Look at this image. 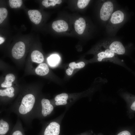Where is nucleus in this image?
<instances>
[{"label": "nucleus", "instance_id": "nucleus-28", "mask_svg": "<svg viewBox=\"0 0 135 135\" xmlns=\"http://www.w3.org/2000/svg\"><path fill=\"white\" fill-rule=\"evenodd\" d=\"M78 135H88L86 133H83Z\"/></svg>", "mask_w": 135, "mask_h": 135}, {"label": "nucleus", "instance_id": "nucleus-26", "mask_svg": "<svg viewBox=\"0 0 135 135\" xmlns=\"http://www.w3.org/2000/svg\"><path fill=\"white\" fill-rule=\"evenodd\" d=\"M130 108L132 110L135 111V100L132 104L130 106Z\"/></svg>", "mask_w": 135, "mask_h": 135}, {"label": "nucleus", "instance_id": "nucleus-14", "mask_svg": "<svg viewBox=\"0 0 135 135\" xmlns=\"http://www.w3.org/2000/svg\"><path fill=\"white\" fill-rule=\"evenodd\" d=\"M30 20L36 24H38L41 22L42 16L40 12L37 10H30L28 12Z\"/></svg>", "mask_w": 135, "mask_h": 135}, {"label": "nucleus", "instance_id": "nucleus-5", "mask_svg": "<svg viewBox=\"0 0 135 135\" xmlns=\"http://www.w3.org/2000/svg\"><path fill=\"white\" fill-rule=\"evenodd\" d=\"M102 45L112 51L116 54L122 55L125 52V48L120 42L118 41L103 42Z\"/></svg>", "mask_w": 135, "mask_h": 135}, {"label": "nucleus", "instance_id": "nucleus-17", "mask_svg": "<svg viewBox=\"0 0 135 135\" xmlns=\"http://www.w3.org/2000/svg\"><path fill=\"white\" fill-rule=\"evenodd\" d=\"M15 79V76L12 74H9L6 76L4 81L1 84L2 88H8L11 86L12 82Z\"/></svg>", "mask_w": 135, "mask_h": 135}, {"label": "nucleus", "instance_id": "nucleus-27", "mask_svg": "<svg viewBox=\"0 0 135 135\" xmlns=\"http://www.w3.org/2000/svg\"><path fill=\"white\" fill-rule=\"evenodd\" d=\"M5 41L4 38L2 37H0V44H1L2 43Z\"/></svg>", "mask_w": 135, "mask_h": 135}, {"label": "nucleus", "instance_id": "nucleus-20", "mask_svg": "<svg viewBox=\"0 0 135 135\" xmlns=\"http://www.w3.org/2000/svg\"><path fill=\"white\" fill-rule=\"evenodd\" d=\"M9 2L11 8H15L20 7L22 3L21 0H10Z\"/></svg>", "mask_w": 135, "mask_h": 135}, {"label": "nucleus", "instance_id": "nucleus-6", "mask_svg": "<svg viewBox=\"0 0 135 135\" xmlns=\"http://www.w3.org/2000/svg\"><path fill=\"white\" fill-rule=\"evenodd\" d=\"M0 117V135H9L13 127L9 116Z\"/></svg>", "mask_w": 135, "mask_h": 135}, {"label": "nucleus", "instance_id": "nucleus-21", "mask_svg": "<svg viewBox=\"0 0 135 135\" xmlns=\"http://www.w3.org/2000/svg\"><path fill=\"white\" fill-rule=\"evenodd\" d=\"M8 11L6 8H0V24L2 23L6 18L8 15Z\"/></svg>", "mask_w": 135, "mask_h": 135}, {"label": "nucleus", "instance_id": "nucleus-9", "mask_svg": "<svg viewBox=\"0 0 135 135\" xmlns=\"http://www.w3.org/2000/svg\"><path fill=\"white\" fill-rule=\"evenodd\" d=\"M25 46L24 43L20 41L16 43L13 47L12 54L13 57L18 59L22 58L24 54Z\"/></svg>", "mask_w": 135, "mask_h": 135}, {"label": "nucleus", "instance_id": "nucleus-22", "mask_svg": "<svg viewBox=\"0 0 135 135\" xmlns=\"http://www.w3.org/2000/svg\"><path fill=\"white\" fill-rule=\"evenodd\" d=\"M85 63L82 62H80L76 64L74 62H72L69 64L70 68L74 69L76 68H83L85 66Z\"/></svg>", "mask_w": 135, "mask_h": 135}, {"label": "nucleus", "instance_id": "nucleus-3", "mask_svg": "<svg viewBox=\"0 0 135 135\" xmlns=\"http://www.w3.org/2000/svg\"><path fill=\"white\" fill-rule=\"evenodd\" d=\"M15 89L13 87L0 90V96L2 98L0 99V106H5L11 104V102L15 96Z\"/></svg>", "mask_w": 135, "mask_h": 135}, {"label": "nucleus", "instance_id": "nucleus-11", "mask_svg": "<svg viewBox=\"0 0 135 135\" xmlns=\"http://www.w3.org/2000/svg\"><path fill=\"white\" fill-rule=\"evenodd\" d=\"M68 95L66 93H62L56 96L54 98V101L52 103L55 106L65 105L67 103Z\"/></svg>", "mask_w": 135, "mask_h": 135}, {"label": "nucleus", "instance_id": "nucleus-15", "mask_svg": "<svg viewBox=\"0 0 135 135\" xmlns=\"http://www.w3.org/2000/svg\"><path fill=\"white\" fill-rule=\"evenodd\" d=\"M49 70L48 66L45 63L40 64L35 70L36 73L40 76H44L47 74Z\"/></svg>", "mask_w": 135, "mask_h": 135}, {"label": "nucleus", "instance_id": "nucleus-19", "mask_svg": "<svg viewBox=\"0 0 135 135\" xmlns=\"http://www.w3.org/2000/svg\"><path fill=\"white\" fill-rule=\"evenodd\" d=\"M62 2L61 0H44L42 2V5L46 8L51 6H54L56 4H60Z\"/></svg>", "mask_w": 135, "mask_h": 135}, {"label": "nucleus", "instance_id": "nucleus-16", "mask_svg": "<svg viewBox=\"0 0 135 135\" xmlns=\"http://www.w3.org/2000/svg\"><path fill=\"white\" fill-rule=\"evenodd\" d=\"M31 57L33 62L38 63H42L44 60L42 54L40 51L36 50L32 52L31 54Z\"/></svg>", "mask_w": 135, "mask_h": 135}, {"label": "nucleus", "instance_id": "nucleus-10", "mask_svg": "<svg viewBox=\"0 0 135 135\" xmlns=\"http://www.w3.org/2000/svg\"><path fill=\"white\" fill-rule=\"evenodd\" d=\"M52 27L55 31L58 32H65L68 30V28L67 22L62 20L54 22L52 24Z\"/></svg>", "mask_w": 135, "mask_h": 135}, {"label": "nucleus", "instance_id": "nucleus-1", "mask_svg": "<svg viewBox=\"0 0 135 135\" xmlns=\"http://www.w3.org/2000/svg\"><path fill=\"white\" fill-rule=\"evenodd\" d=\"M54 106L48 99H38L33 113V120H42L49 116L52 113Z\"/></svg>", "mask_w": 135, "mask_h": 135}, {"label": "nucleus", "instance_id": "nucleus-12", "mask_svg": "<svg viewBox=\"0 0 135 135\" xmlns=\"http://www.w3.org/2000/svg\"><path fill=\"white\" fill-rule=\"evenodd\" d=\"M9 135H26L21 120L18 117L16 123Z\"/></svg>", "mask_w": 135, "mask_h": 135}, {"label": "nucleus", "instance_id": "nucleus-13", "mask_svg": "<svg viewBox=\"0 0 135 135\" xmlns=\"http://www.w3.org/2000/svg\"><path fill=\"white\" fill-rule=\"evenodd\" d=\"M86 26L85 20L82 17L79 18L76 20L74 22V28L76 32L81 35L84 33Z\"/></svg>", "mask_w": 135, "mask_h": 135}, {"label": "nucleus", "instance_id": "nucleus-23", "mask_svg": "<svg viewBox=\"0 0 135 135\" xmlns=\"http://www.w3.org/2000/svg\"><path fill=\"white\" fill-rule=\"evenodd\" d=\"M90 0H78V1L77 6L80 9H83L88 4Z\"/></svg>", "mask_w": 135, "mask_h": 135}, {"label": "nucleus", "instance_id": "nucleus-25", "mask_svg": "<svg viewBox=\"0 0 135 135\" xmlns=\"http://www.w3.org/2000/svg\"><path fill=\"white\" fill-rule=\"evenodd\" d=\"M74 70L71 68H69L66 70V72L68 75L70 76L72 74Z\"/></svg>", "mask_w": 135, "mask_h": 135}, {"label": "nucleus", "instance_id": "nucleus-2", "mask_svg": "<svg viewBox=\"0 0 135 135\" xmlns=\"http://www.w3.org/2000/svg\"><path fill=\"white\" fill-rule=\"evenodd\" d=\"M60 125L58 122L54 120L43 126L39 135H60Z\"/></svg>", "mask_w": 135, "mask_h": 135}, {"label": "nucleus", "instance_id": "nucleus-24", "mask_svg": "<svg viewBox=\"0 0 135 135\" xmlns=\"http://www.w3.org/2000/svg\"><path fill=\"white\" fill-rule=\"evenodd\" d=\"M117 135H132V134L130 132L124 130L120 132Z\"/></svg>", "mask_w": 135, "mask_h": 135}, {"label": "nucleus", "instance_id": "nucleus-18", "mask_svg": "<svg viewBox=\"0 0 135 135\" xmlns=\"http://www.w3.org/2000/svg\"><path fill=\"white\" fill-rule=\"evenodd\" d=\"M60 58L58 56L53 54L50 56L48 59L49 64L52 66H54L56 65L59 62Z\"/></svg>", "mask_w": 135, "mask_h": 135}, {"label": "nucleus", "instance_id": "nucleus-8", "mask_svg": "<svg viewBox=\"0 0 135 135\" xmlns=\"http://www.w3.org/2000/svg\"><path fill=\"white\" fill-rule=\"evenodd\" d=\"M124 18V14L122 11H115L113 13L110 18L108 25L112 27L118 26L123 22Z\"/></svg>", "mask_w": 135, "mask_h": 135}, {"label": "nucleus", "instance_id": "nucleus-4", "mask_svg": "<svg viewBox=\"0 0 135 135\" xmlns=\"http://www.w3.org/2000/svg\"><path fill=\"white\" fill-rule=\"evenodd\" d=\"M114 6L111 1L105 2L102 6L100 11V19L104 21H106L110 19L113 13Z\"/></svg>", "mask_w": 135, "mask_h": 135}, {"label": "nucleus", "instance_id": "nucleus-7", "mask_svg": "<svg viewBox=\"0 0 135 135\" xmlns=\"http://www.w3.org/2000/svg\"><path fill=\"white\" fill-rule=\"evenodd\" d=\"M102 46L103 49L97 54L98 60L99 62L113 61L116 57V54L111 50Z\"/></svg>", "mask_w": 135, "mask_h": 135}]
</instances>
